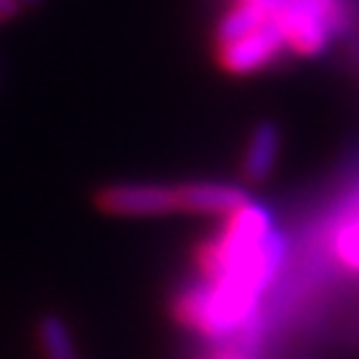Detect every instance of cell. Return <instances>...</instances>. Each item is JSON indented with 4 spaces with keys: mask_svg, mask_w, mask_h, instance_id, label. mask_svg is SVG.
Wrapping results in <instances>:
<instances>
[{
    "mask_svg": "<svg viewBox=\"0 0 359 359\" xmlns=\"http://www.w3.org/2000/svg\"><path fill=\"white\" fill-rule=\"evenodd\" d=\"M290 240L283 229L264 237L250 256L210 280L184 283L173 295V320L213 344L234 341L261 311V301L285 269Z\"/></svg>",
    "mask_w": 359,
    "mask_h": 359,
    "instance_id": "cell-1",
    "label": "cell"
},
{
    "mask_svg": "<svg viewBox=\"0 0 359 359\" xmlns=\"http://www.w3.org/2000/svg\"><path fill=\"white\" fill-rule=\"evenodd\" d=\"M271 22L295 59H320L354 25L351 0H283Z\"/></svg>",
    "mask_w": 359,
    "mask_h": 359,
    "instance_id": "cell-2",
    "label": "cell"
},
{
    "mask_svg": "<svg viewBox=\"0 0 359 359\" xmlns=\"http://www.w3.org/2000/svg\"><path fill=\"white\" fill-rule=\"evenodd\" d=\"M96 208L115 218H160L179 213V184L123 181L96 194Z\"/></svg>",
    "mask_w": 359,
    "mask_h": 359,
    "instance_id": "cell-3",
    "label": "cell"
},
{
    "mask_svg": "<svg viewBox=\"0 0 359 359\" xmlns=\"http://www.w3.org/2000/svg\"><path fill=\"white\" fill-rule=\"evenodd\" d=\"M283 59H290V51H287V43H285L280 27L274 22H266L264 27H258L243 38L216 48L218 67L231 77L258 75L269 67L280 65Z\"/></svg>",
    "mask_w": 359,
    "mask_h": 359,
    "instance_id": "cell-4",
    "label": "cell"
},
{
    "mask_svg": "<svg viewBox=\"0 0 359 359\" xmlns=\"http://www.w3.org/2000/svg\"><path fill=\"white\" fill-rule=\"evenodd\" d=\"M325 243L327 253L341 271L359 274V184L338 197L325 213Z\"/></svg>",
    "mask_w": 359,
    "mask_h": 359,
    "instance_id": "cell-5",
    "label": "cell"
},
{
    "mask_svg": "<svg viewBox=\"0 0 359 359\" xmlns=\"http://www.w3.org/2000/svg\"><path fill=\"white\" fill-rule=\"evenodd\" d=\"M253 197L240 184L231 181H181L179 184V213L192 216H229L248 205Z\"/></svg>",
    "mask_w": 359,
    "mask_h": 359,
    "instance_id": "cell-6",
    "label": "cell"
},
{
    "mask_svg": "<svg viewBox=\"0 0 359 359\" xmlns=\"http://www.w3.org/2000/svg\"><path fill=\"white\" fill-rule=\"evenodd\" d=\"M280 149H283V130L271 120H261L256 128L250 130L248 144L243 152V179L248 184H264L274 173L277 160H280Z\"/></svg>",
    "mask_w": 359,
    "mask_h": 359,
    "instance_id": "cell-7",
    "label": "cell"
},
{
    "mask_svg": "<svg viewBox=\"0 0 359 359\" xmlns=\"http://www.w3.org/2000/svg\"><path fill=\"white\" fill-rule=\"evenodd\" d=\"M38 344L46 359H80L72 330L59 314H43L38 320Z\"/></svg>",
    "mask_w": 359,
    "mask_h": 359,
    "instance_id": "cell-8",
    "label": "cell"
},
{
    "mask_svg": "<svg viewBox=\"0 0 359 359\" xmlns=\"http://www.w3.org/2000/svg\"><path fill=\"white\" fill-rule=\"evenodd\" d=\"M208 359H256V357L245 354L243 348H237L234 344H216V351Z\"/></svg>",
    "mask_w": 359,
    "mask_h": 359,
    "instance_id": "cell-9",
    "label": "cell"
},
{
    "mask_svg": "<svg viewBox=\"0 0 359 359\" xmlns=\"http://www.w3.org/2000/svg\"><path fill=\"white\" fill-rule=\"evenodd\" d=\"M19 11H22V3L19 0H0V22L13 19Z\"/></svg>",
    "mask_w": 359,
    "mask_h": 359,
    "instance_id": "cell-10",
    "label": "cell"
},
{
    "mask_svg": "<svg viewBox=\"0 0 359 359\" xmlns=\"http://www.w3.org/2000/svg\"><path fill=\"white\" fill-rule=\"evenodd\" d=\"M22 6H35V3H40V0H19Z\"/></svg>",
    "mask_w": 359,
    "mask_h": 359,
    "instance_id": "cell-11",
    "label": "cell"
}]
</instances>
